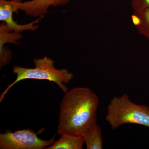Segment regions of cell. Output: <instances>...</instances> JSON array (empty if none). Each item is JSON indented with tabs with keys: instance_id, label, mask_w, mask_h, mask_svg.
I'll return each instance as SVG.
<instances>
[{
	"instance_id": "6",
	"label": "cell",
	"mask_w": 149,
	"mask_h": 149,
	"mask_svg": "<svg viewBox=\"0 0 149 149\" xmlns=\"http://www.w3.org/2000/svg\"><path fill=\"white\" fill-rule=\"evenodd\" d=\"M18 10L15 4L14 0H0V20L4 22L9 29L19 33L25 30H35L38 28L37 25H34L38 21L22 25L17 24L13 20V15L14 12Z\"/></svg>"
},
{
	"instance_id": "10",
	"label": "cell",
	"mask_w": 149,
	"mask_h": 149,
	"mask_svg": "<svg viewBox=\"0 0 149 149\" xmlns=\"http://www.w3.org/2000/svg\"><path fill=\"white\" fill-rule=\"evenodd\" d=\"M10 30L6 25L1 26V48L3 47L4 44L6 42L15 43L16 40L22 38L19 33L15 32L14 33H10Z\"/></svg>"
},
{
	"instance_id": "9",
	"label": "cell",
	"mask_w": 149,
	"mask_h": 149,
	"mask_svg": "<svg viewBox=\"0 0 149 149\" xmlns=\"http://www.w3.org/2000/svg\"><path fill=\"white\" fill-rule=\"evenodd\" d=\"M133 13L140 19L139 24L136 26L139 33L149 40V9L134 11Z\"/></svg>"
},
{
	"instance_id": "8",
	"label": "cell",
	"mask_w": 149,
	"mask_h": 149,
	"mask_svg": "<svg viewBox=\"0 0 149 149\" xmlns=\"http://www.w3.org/2000/svg\"><path fill=\"white\" fill-rule=\"evenodd\" d=\"M82 136L87 149L103 148L101 128L96 123L88 128Z\"/></svg>"
},
{
	"instance_id": "11",
	"label": "cell",
	"mask_w": 149,
	"mask_h": 149,
	"mask_svg": "<svg viewBox=\"0 0 149 149\" xmlns=\"http://www.w3.org/2000/svg\"><path fill=\"white\" fill-rule=\"evenodd\" d=\"M131 6L134 11L149 9V0H131Z\"/></svg>"
},
{
	"instance_id": "2",
	"label": "cell",
	"mask_w": 149,
	"mask_h": 149,
	"mask_svg": "<svg viewBox=\"0 0 149 149\" xmlns=\"http://www.w3.org/2000/svg\"><path fill=\"white\" fill-rule=\"evenodd\" d=\"M33 62L35 65L34 68L14 66L13 72L16 74V79L1 94L0 102H1L7 93L14 85L26 79L48 80L55 83L65 94L69 91L65 84L69 83L73 79L72 73L66 69H56L54 66V61L47 56L35 59Z\"/></svg>"
},
{
	"instance_id": "1",
	"label": "cell",
	"mask_w": 149,
	"mask_h": 149,
	"mask_svg": "<svg viewBox=\"0 0 149 149\" xmlns=\"http://www.w3.org/2000/svg\"><path fill=\"white\" fill-rule=\"evenodd\" d=\"M99 99L91 89L76 87L68 91L60 104L57 133L80 136L97 121Z\"/></svg>"
},
{
	"instance_id": "3",
	"label": "cell",
	"mask_w": 149,
	"mask_h": 149,
	"mask_svg": "<svg viewBox=\"0 0 149 149\" xmlns=\"http://www.w3.org/2000/svg\"><path fill=\"white\" fill-rule=\"evenodd\" d=\"M106 120L113 129L130 123L149 128V107L133 102L126 94L115 97L108 106Z\"/></svg>"
},
{
	"instance_id": "7",
	"label": "cell",
	"mask_w": 149,
	"mask_h": 149,
	"mask_svg": "<svg viewBox=\"0 0 149 149\" xmlns=\"http://www.w3.org/2000/svg\"><path fill=\"white\" fill-rule=\"evenodd\" d=\"M82 135L76 136L64 134L61 135L58 141L45 149H82L84 143Z\"/></svg>"
},
{
	"instance_id": "4",
	"label": "cell",
	"mask_w": 149,
	"mask_h": 149,
	"mask_svg": "<svg viewBox=\"0 0 149 149\" xmlns=\"http://www.w3.org/2000/svg\"><path fill=\"white\" fill-rule=\"evenodd\" d=\"M38 133L30 129H22L13 132L6 130L0 134L1 149H42L55 142L54 137L49 140L40 139Z\"/></svg>"
},
{
	"instance_id": "5",
	"label": "cell",
	"mask_w": 149,
	"mask_h": 149,
	"mask_svg": "<svg viewBox=\"0 0 149 149\" xmlns=\"http://www.w3.org/2000/svg\"><path fill=\"white\" fill-rule=\"evenodd\" d=\"M14 1L17 9L23 11L27 15L42 17L50 7L65 5L69 0H31L24 2L14 0Z\"/></svg>"
}]
</instances>
